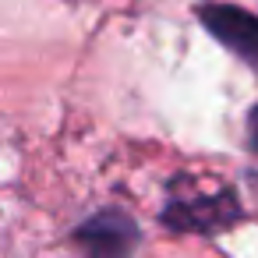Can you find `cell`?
<instances>
[{
    "label": "cell",
    "instance_id": "obj_1",
    "mask_svg": "<svg viewBox=\"0 0 258 258\" xmlns=\"http://www.w3.org/2000/svg\"><path fill=\"white\" fill-rule=\"evenodd\" d=\"M240 216V205L233 198L230 187H212L205 191L202 180H191V191H184V184H173L170 205L163 209V223L170 230H223Z\"/></svg>",
    "mask_w": 258,
    "mask_h": 258
},
{
    "label": "cell",
    "instance_id": "obj_2",
    "mask_svg": "<svg viewBox=\"0 0 258 258\" xmlns=\"http://www.w3.org/2000/svg\"><path fill=\"white\" fill-rule=\"evenodd\" d=\"M198 18L223 46H230L251 68H258V18L251 11L233 4H202Z\"/></svg>",
    "mask_w": 258,
    "mask_h": 258
},
{
    "label": "cell",
    "instance_id": "obj_3",
    "mask_svg": "<svg viewBox=\"0 0 258 258\" xmlns=\"http://www.w3.org/2000/svg\"><path fill=\"white\" fill-rule=\"evenodd\" d=\"M75 237L85 244L89 258H127L138 244V230L124 212H99L82 223Z\"/></svg>",
    "mask_w": 258,
    "mask_h": 258
},
{
    "label": "cell",
    "instance_id": "obj_4",
    "mask_svg": "<svg viewBox=\"0 0 258 258\" xmlns=\"http://www.w3.org/2000/svg\"><path fill=\"white\" fill-rule=\"evenodd\" d=\"M247 135H251V149L258 152V106H254L251 117H247Z\"/></svg>",
    "mask_w": 258,
    "mask_h": 258
}]
</instances>
